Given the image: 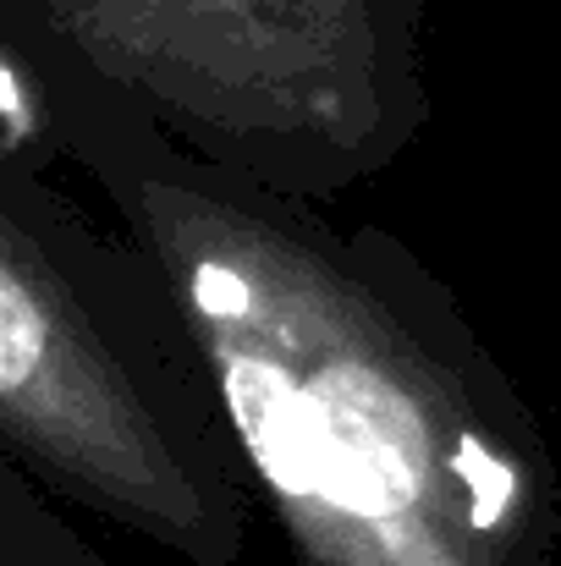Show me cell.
Segmentation results:
<instances>
[{
  "label": "cell",
  "mask_w": 561,
  "mask_h": 566,
  "mask_svg": "<svg viewBox=\"0 0 561 566\" xmlns=\"http://www.w3.org/2000/svg\"><path fill=\"white\" fill-rule=\"evenodd\" d=\"M314 401V495L353 512L391 517L418 484V434L402 396L359 369H331Z\"/></svg>",
  "instance_id": "6da1fadb"
},
{
  "label": "cell",
  "mask_w": 561,
  "mask_h": 566,
  "mask_svg": "<svg viewBox=\"0 0 561 566\" xmlns=\"http://www.w3.org/2000/svg\"><path fill=\"white\" fill-rule=\"evenodd\" d=\"M226 396L259 468L287 495H314V401L298 379L259 358H231Z\"/></svg>",
  "instance_id": "7a4b0ae2"
},
{
  "label": "cell",
  "mask_w": 561,
  "mask_h": 566,
  "mask_svg": "<svg viewBox=\"0 0 561 566\" xmlns=\"http://www.w3.org/2000/svg\"><path fill=\"white\" fill-rule=\"evenodd\" d=\"M39 358H44V314L22 292V281L6 270L0 275V390L17 396L39 369Z\"/></svg>",
  "instance_id": "3957f363"
},
{
  "label": "cell",
  "mask_w": 561,
  "mask_h": 566,
  "mask_svg": "<svg viewBox=\"0 0 561 566\" xmlns=\"http://www.w3.org/2000/svg\"><path fill=\"white\" fill-rule=\"evenodd\" d=\"M457 473L474 484V512H468V523H474V528H496L501 512H507V501H512V468H501L496 457H485L479 440H463Z\"/></svg>",
  "instance_id": "277c9868"
},
{
  "label": "cell",
  "mask_w": 561,
  "mask_h": 566,
  "mask_svg": "<svg viewBox=\"0 0 561 566\" xmlns=\"http://www.w3.org/2000/svg\"><path fill=\"white\" fill-rule=\"evenodd\" d=\"M193 297H198V308L215 314V319L248 314V281L231 275V270H220V264H204V270L193 275Z\"/></svg>",
  "instance_id": "5b68a950"
},
{
  "label": "cell",
  "mask_w": 561,
  "mask_h": 566,
  "mask_svg": "<svg viewBox=\"0 0 561 566\" xmlns=\"http://www.w3.org/2000/svg\"><path fill=\"white\" fill-rule=\"evenodd\" d=\"M0 105H6V144H17L28 133V111H22V88H17L11 66L0 72Z\"/></svg>",
  "instance_id": "8992f818"
}]
</instances>
